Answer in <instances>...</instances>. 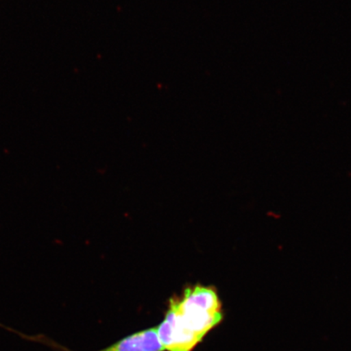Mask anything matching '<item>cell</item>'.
Wrapping results in <instances>:
<instances>
[{"instance_id":"obj_1","label":"cell","mask_w":351,"mask_h":351,"mask_svg":"<svg viewBox=\"0 0 351 351\" xmlns=\"http://www.w3.org/2000/svg\"><path fill=\"white\" fill-rule=\"evenodd\" d=\"M223 319L216 289L192 285L170 298L165 319L156 327L158 336L165 351H193Z\"/></svg>"},{"instance_id":"obj_2","label":"cell","mask_w":351,"mask_h":351,"mask_svg":"<svg viewBox=\"0 0 351 351\" xmlns=\"http://www.w3.org/2000/svg\"><path fill=\"white\" fill-rule=\"evenodd\" d=\"M0 327L8 332L15 333L22 339L46 346L54 351H74L47 335H25L14 328L3 326L1 323H0ZM98 351H165V350L160 343L157 328L155 327L135 332L134 335L126 337L125 339L117 341L116 343Z\"/></svg>"}]
</instances>
